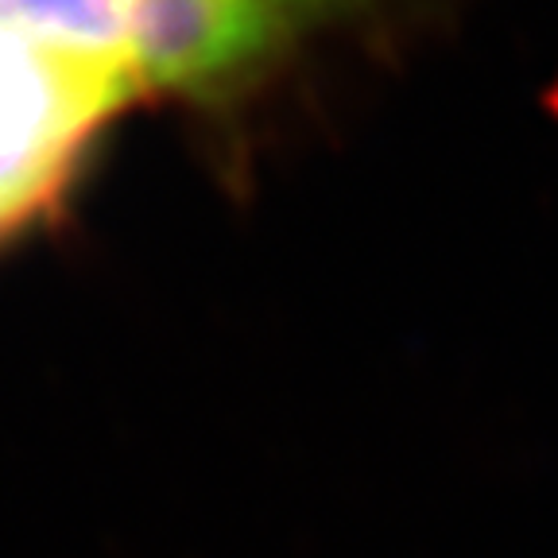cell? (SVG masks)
<instances>
[{
	"label": "cell",
	"instance_id": "obj_1",
	"mask_svg": "<svg viewBox=\"0 0 558 558\" xmlns=\"http://www.w3.org/2000/svg\"><path fill=\"white\" fill-rule=\"evenodd\" d=\"M132 89L129 74L0 32V236L59 198L94 129Z\"/></svg>",
	"mask_w": 558,
	"mask_h": 558
},
{
	"label": "cell",
	"instance_id": "obj_2",
	"mask_svg": "<svg viewBox=\"0 0 558 558\" xmlns=\"http://www.w3.org/2000/svg\"><path fill=\"white\" fill-rule=\"evenodd\" d=\"M333 0H124L132 82L209 94L271 62Z\"/></svg>",
	"mask_w": 558,
	"mask_h": 558
}]
</instances>
